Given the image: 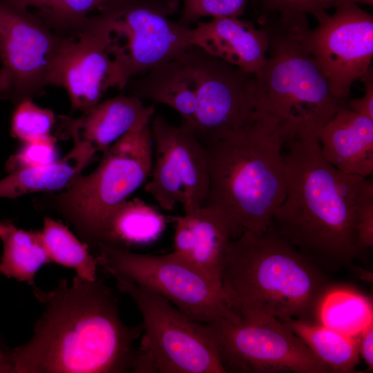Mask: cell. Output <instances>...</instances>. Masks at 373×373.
Here are the masks:
<instances>
[{
	"instance_id": "obj_17",
	"label": "cell",
	"mask_w": 373,
	"mask_h": 373,
	"mask_svg": "<svg viewBox=\"0 0 373 373\" xmlns=\"http://www.w3.org/2000/svg\"><path fill=\"white\" fill-rule=\"evenodd\" d=\"M191 41L207 54L253 75L264 66L269 45L265 26L258 28L251 21L231 17L198 21Z\"/></svg>"
},
{
	"instance_id": "obj_8",
	"label": "cell",
	"mask_w": 373,
	"mask_h": 373,
	"mask_svg": "<svg viewBox=\"0 0 373 373\" xmlns=\"http://www.w3.org/2000/svg\"><path fill=\"white\" fill-rule=\"evenodd\" d=\"M143 318L135 350L134 373H226L211 329L162 296L128 280L115 278Z\"/></svg>"
},
{
	"instance_id": "obj_3",
	"label": "cell",
	"mask_w": 373,
	"mask_h": 373,
	"mask_svg": "<svg viewBox=\"0 0 373 373\" xmlns=\"http://www.w3.org/2000/svg\"><path fill=\"white\" fill-rule=\"evenodd\" d=\"M220 286L227 305L238 316L263 314L280 321H316L318 303L330 285L320 267L271 225L230 241Z\"/></svg>"
},
{
	"instance_id": "obj_33",
	"label": "cell",
	"mask_w": 373,
	"mask_h": 373,
	"mask_svg": "<svg viewBox=\"0 0 373 373\" xmlns=\"http://www.w3.org/2000/svg\"><path fill=\"white\" fill-rule=\"evenodd\" d=\"M357 244L363 253L373 247V182L367 179L356 213Z\"/></svg>"
},
{
	"instance_id": "obj_32",
	"label": "cell",
	"mask_w": 373,
	"mask_h": 373,
	"mask_svg": "<svg viewBox=\"0 0 373 373\" xmlns=\"http://www.w3.org/2000/svg\"><path fill=\"white\" fill-rule=\"evenodd\" d=\"M263 9L267 12L278 14V20L288 23L307 17V15L315 17L326 9L333 7L337 0H260Z\"/></svg>"
},
{
	"instance_id": "obj_12",
	"label": "cell",
	"mask_w": 373,
	"mask_h": 373,
	"mask_svg": "<svg viewBox=\"0 0 373 373\" xmlns=\"http://www.w3.org/2000/svg\"><path fill=\"white\" fill-rule=\"evenodd\" d=\"M73 37L56 33L18 1L0 0V70L8 80L0 99L16 105L41 95Z\"/></svg>"
},
{
	"instance_id": "obj_25",
	"label": "cell",
	"mask_w": 373,
	"mask_h": 373,
	"mask_svg": "<svg viewBox=\"0 0 373 373\" xmlns=\"http://www.w3.org/2000/svg\"><path fill=\"white\" fill-rule=\"evenodd\" d=\"M316 321L356 337L373 322L372 300L352 288L329 287L318 303Z\"/></svg>"
},
{
	"instance_id": "obj_11",
	"label": "cell",
	"mask_w": 373,
	"mask_h": 373,
	"mask_svg": "<svg viewBox=\"0 0 373 373\" xmlns=\"http://www.w3.org/2000/svg\"><path fill=\"white\" fill-rule=\"evenodd\" d=\"M333 15H316L318 26L310 29L307 17L287 26L313 56L334 96L345 104L353 83L371 67L373 17L357 4L336 3Z\"/></svg>"
},
{
	"instance_id": "obj_24",
	"label": "cell",
	"mask_w": 373,
	"mask_h": 373,
	"mask_svg": "<svg viewBox=\"0 0 373 373\" xmlns=\"http://www.w3.org/2000/svg\"><path fill=\"white\" fill-rule=\"evenodd\" d=\"M281 321L305 343L331 372H355L359 362L356 337L340 333L316 321L288 318Z\"/></svg>"
},
{
	"instance_id": "obj_18",
	"label": "cell",
	"mask_w": 373,
	"mask_h": 373,
	"mask_svg": "<svg viewBox=\"0 0 373 373\" xmlns=\"http://www.w3.org/2000/svg\"><path fill=\"white\" fill-rule=\"evenodd\" d=\"M150 127L153 149L169 160L182 180L184 212L200 208L205 203L209 192L204 146L186 126H173L162 115H153Z\"/></svg>"
},
{
	"instance_id": "obj_36",
	"label": "cell",
	"mask_w": 373,
	"mask_h": 373,
	"mask_svg": "<svg viewBox=\"0 0 373 373\" xmlns=\"http://www.w3.org/2000/svg\"><path fill=\"white\" fill-rule=\"evenodd\" d=\"M10 352L11 350H6L0 347V373L13 372Z\"/></svg>"
},
{
	"instance_id": "obj_38",
	"label": "cell",
	"mask_w": 373,
	"mask_h": 373,
	"mask_svg": "<svg viewBox=\"0 0 373 373\" xmlns=\"http://www.w3.org/2000/svg\"><path fill=\"white\" fill-rule=\"evenodd\" d=\"M339 2H349V3H353L355 4H357L358 3H365V4L370 5L371 6H372L373 5V0H337L336 3Z\"/></svg>"
},
{
	"instance_id": "obj_15",
	"label": "cell",
	"mask_w": 373,
	"mask_h": 373,
	"mask_svg": "<svg viewBox=\"0 0 373 373\" xmlns=\"http://www.w3.org/2000/svg\"><path fill=\"white\" fill-rule=\"evenodd\" d=\"M171 219L175 222L172 251L221 288L223 258L230 241L237 238L230 220L208 204Z\"/></svg>"
},
{
	"instance_id": "obj_5",
	"label": "cell",
	"mask_w": 373,
	"mask_h": 373,
	"mask_svg": "<svg viewBox=\"0 0 373 373\" xmlns=\"http://www.w3.org/2000/svg\"><path fill=\"white\" fill-rule=\"evenodd\" d=\"M269 45L255 79L254 119L286 142L316 137L341 103L313 56L278 19L267 21Z\"/></svg>"
},
{
	"instance_id": "obj_37",
	"label": "cell",
	"mask_w": 373,
	"mask_h": 373,
	"mask_svg": "<svg viewBox=\"0 0 373 373\" xmlns=\"http://www.w3.org/2000/svg\"><path fill=\"white\" fill-rule=\"evenodd\" d=\"M8 88V80L5 74L0 70V97Z\"/></svg>"
},
{
	"instance_id": "obj_34",
	"label": "cell",
	"mask_w": 373,
	"mask_h": 373,
	"mask_svg": "<svg viewBox=\"0 0 373 373\" xmlns=\"http://www.w3.org/2000/svg\"><path fill=\"white\" fill-rule=\"evenodd\" d=\"M365 87L361 98L347 100L345 103L352 111L373 119V70L372 66L358 79Z\"/></svg>"
},
{
	"instance_id": "obj_7",
	"label": "cell",
	"mask_w": 373,
	"mask_h": 373,
	"mask_svg": "<svg viewBox=\"0 0 373 373\" xmlns=\"http://www.w3.org/2000/svg\"><path fill=\"white\" fill-rule=\"evenodd\" d=\"M178 0H111L93 16L112 60L115 87L193 47V29L171 21Z\"/></svg>"
},
{
	"instance_id": "obj_22",
	"label": "cell",
	"mask_w": 373,
	"mask_h": 373,
	"mask_svg": "<svg viewBox=\"0 0 373 373\" xmlns=\"http://www.w3.org/2000/svg\"><path fill=\"white\" fill-rule=\"evenodd\" d=\"M166 224L165 216L155 207L138 198L126 200L106 216L97 245L130 249L149 245L159 238Z\"/></svg>"
},
{
	"instance_id": "obj_23",
	"label": "cell",
	"mask_w": 373,
	"mask_h": 373,
	"mask_svg": "<svg viewBox=\"0 0 373 373\" xmlns=\"http://www.w3.org/2000/svg\"><path fill=\"white\" fill-rule=\"evenodd\" d=\"M3 254L0 274L37 287L35 278L44 265L51 262L42 244L40 231L17 228L12 220H0Z\"/></svg>"
},
{
	"instance_id": "obj_6",
	"label": "cell",
	"mask_w": 373,
	"mask_h": 373,
	"mask_svg": "<svg viewBox=\"0 0 373 373\" xmlns=\"http://www.w3.org/2000/svg\"><path fill=\"white\" fill-rule=\"evenodd\" d=\"M102 153L92 173L79 175L57 193H45L33 200L36 209L57 213L69 221L93 250L109 211L150 176L153 157L150 124L126 133Z\"/></svg>"
},
{
	"instance_id": "obj_26",
	"label": "cell",
	"mask_w": 373,
	"mask_h": 373,
	"mask_svg": "<svg viewBox=\"0 0 373 373\" xmlns=\"http://www.w3.org/2000/svg\"><path fill=\"white\" fill-rule=\"evenodd\" d=\"M39 231L51 262L73 269L77 276L84 279L97 278L95 256L90 253L88 245L79 241L66 225L44 216L43 227Z\"/></svg>"
},
{
	"instance_id": "obj_4",
	"label": "cell",
	"mask_w": 373,
	"mask_h": 373,
	"mask_svg": "<svg viewBox=\"0 0 373 373\" xmlns=\"http://www.w3.org/2000/svg\"><path fill=\"white\" fill-rule=\"evenodd\" d=\"M284 140L254 123L204 146L209 192L204 204L221 211L237 237L271 225L286 193Z\"/></svg>"
},
{
	"instance_id": "obj_35",
	"label": "cell",
	"mask_w": 373,
	"mask_h": 373,
	"mask_svg": "<svg viewBox=\"0 0 373 373\" xmlns=\"http://www.w3.org/2000/svg\"><path fill=\"white\" fill-rule=\"evenodd\" d=\"M359 356L365 361L367 370H373V322L356 336Z\"/></svg>"
},
{
	"instance_id": "obj_10",
	"label": "cell",
	"mask_w": 373,
	"mask_h": 373,
	"mask_svg": "<svg viewBox=\"0 0 373 373\" xmlns=\"http://www.w3.org/2000/svg\"><path fill=\"white\" fill-rule=\"evenodd\" d=\"M207 324L226 373L331 372L296 334L272 316L249 314Z\"/></svg>"
},
{
	"instance_id": "obj_21",
	"label": "cell",
	"mask_w": 373,
	"mask_h": 373,
	"mask_svg": "<svg viewBox=\"0 0 373 373\" xmlns=\"http://www.w3.org/2000/svg\"><path fill=\"white\" fill-rule=\"evenodd\" d=\"M95 153L89 145L74 142L64 157L51 164L10 172L0 179V198H16L36 192L62 191L82 174Z\"/></svg>"
},
{
	"instance_id": "obj_14",
	"label": "cell",
	"mask_w": 373,
	"mask_h": 373,
	"mask_svg": "<svg viewBox=\"0 0 373 373\" xmlns=\"http://www.w3.org/2000/svg\"><path fill=\"white\" fill-rule=\"evenodd\" d=\"M52 85L64 88L72 109L82 113L99 103L109 88L115 87L113 64L92 15L62 51Z\"/></svg>"
},
{
	"instance_id": "obj_20",
	"label": "cell",
	"mask_w": 373,
	"mask_h": 373,
	"mask_svg": "<svg viewBox=\"0 0 373 373\" xmlns=\"http://www.w3.org/2000/svg\"><path fill=\"white\" fill-rule=\"evenodd\" d=\"M127 86L128 95L172 108L181 115L182 124L185 126L192 122L198 107L195 83L182 55L131 79Z\"/></svg>"
},
{
	"instance_id": "obj_2",
	"label": "cell",
	"mask_w": 373,
	"mask_h": 373,
	"mask_svg": "<svg viewBox=\"0 0 373 373\" xmlns=\"http://www.w3.org/2000/svg\"><path fill=\"white\" fill-rule=\"evenodd\" d=\"M285 145L286 193L272 227L316 265L331 269L349 265L363 254L356 213L367 178L329 164L316 137Z\"/></svg>"
},
{
	"instance_id": "obj_27",
	"label": "cell",
	"mask_w": 373,
	"mask_h": 373,
	"mask_svg": "<svg viewBox=\"0 0 373 373\" xmlns=\"http://www.w3.org/2000/svg\"><path fill=\"white\" fill-rule=\"evenodd\" d=\"M28 8L50 29L75 36L91 13L111 0H17Z\"/></svg>"
},
{
	"instance_id": "obj_13",
	"label": "cell",
	"mask_w": 373,
	"mask_h": 373,
	"mask_svg": "<svg viewBox=\"0 0 373 373\" xmlns=\"http://www.w3.org/2000/svg\"><path fill=\"white\" fill-rule=\"evenodd\" d=\"M182 56L194 77L198 102L193 121L186 127L202 146L255 122L254 75L198 47Z\"/></svg>"
},
{
	"instance_id": "obj_31",
	"label": "cell",
	"mask_w": 373,
	"mask_h": 373,
	"mask_svg": "<svg viewBox=\"0 0 373 373\" xmlns=\"http://www.w3.org/2000/svg\"><path fill=\"white\" fill-rule=\"evenodd\" d=\"M249 0H182L183 8L179 23L189 26L198 19L211 17H239Z\"/></svg>"
},
{
	"instance_id": "obj_16",
	"label": "cell",
	"mask_w": 373,
	"mask_h": 373,
	"mask_svg": "<svg viewBox=\"0 0 373 373\" xmlns=\"http://www.w3.org/2000/svg\"><path fill=\"white\" fill-rule=\"evenodd\" d=\"M154 113L153 105L119 95L99 102L78 117L57 116V133L103 152L126 133L150 124Z\"/></svg>"
},
{
	"instance_id": "obj_29",
	"label": "cell",
	"mask_w": 373,
	"mask_h": 373,
	"mask_svg": "<svg viewBox=\"0 0 373 373\" xmlns=\"http://www.w3.org/2000/svg\"><path fill=\"white\" fill-rule=\"evenodd\" d=\"M57 117L54 112L41 108L32 99H26L16 104L10 121L12 135L21 142L42 139L50 135Z\"/></svg>"
},
{
	"instance_id": "obj_1",
	"label": "cell",
	"mask_w": 373,
	"mask_h": 373,
	"mask_svg": "<svg viewBox=\"0 0 373 373\" xmlns=\"http://www.w3.org/2000/svg\"><path fill=\"white\" fill-rule=\"evenodd\" d=\"M44 309L26 343L11 350L14 373L131 372L142 324L125 325L113 291L101 278H61L50 291L32 288Z\"/></svg>"
},
{
	"instance_id": "obj_30",
	"label": "cell",
	"mask_w": 373,
	"mask_h": 373,
	"mask_svg": "<svg viewBox=\"0 0 373 373\" xmlns=\"http://www.w3.org/2000/svg\"><path fill=\"white\" fill-rule=\"evenodd\" d=\"M57 139L50 135L48 137L21 142L17 151L6 163V171L32 168L51 164L57 158Z\"/></svg>"
},
{
	"instance_id": "obj_28",
	"label": "cell",
	"mask_w": 373,
	"mask_h": 373,
	"mask_svg": "<svg viewBox=\"0 0 373 373\" xmlns=\"http://www.w3.org/2000/svg\"><path fill=\"white\" fill-rule=\"evenodd\" d=\"M149 177L144 190L162 209L171 211L178 203L184 204V190L181 177L169 160L155 150Z\"/></svg>"
},
{
	"instance_id": "obj_19",
	"label": "cell",
	"mask_w": 373,
	"mask_h": 373,
	"mask_svg": "<svg viewBox=\"0 0 373 373\" xmlns=\"http://www.w3.org/2000/svg\"><path fill=\"white\" fill-rule=\"evenodd\" d=\"M318 140L323 157L341 172L363 178L372 175L373 119L341 104Z\"/></svg>"
},
{
	"instance_id": "obj_9",
	"label": "cell",
	"mask_w": 373,
	"mask_h": 373,
	"mask_svg": "<svg viewBox=\"0 0 373 373\" xmlns=\"http://www.w3.org/2000/svg\"><path fill=\"white\" fill-rule=\"evenodd\" d=\"M95 251L97 265L114 278L128 280L162 296L198 322L238 317L227 305L220 287L173 251L161 256L141 254L103 243Z\"/></svg>"
}]
</instances>
